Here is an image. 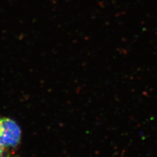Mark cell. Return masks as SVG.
I'll return each instance as SVG.
<instances>
[{
    "instance_id": "1",
    "label": "cell",
    "mask_w": 157,
    "mask_h": 157,
    "mask_svg": "<svg viewBox=\"0 0 157 157\" xmlns=\"http://www.w3.org/2000/svg\"><path fill=\"white\" fill-rule=\"evenodd\" d=\"M21 140V129L9 118L0 119V144L4 147L16 146Z\"/></svg>"
},
{
    "instance_id": "2",
    "label": "cell",
    "mask_w": 157,
    "mask_h": 157,
    "mask_svg": "<svg viewBox=\"0 0 157 157\" xmlns=\"http://www.w3.org/2000/svg\"><path fill=\"white\" fill-rule=\"evenodd\" d=\"M3 151V147L1 144H0V156H1L2 155Z\"/></svg>"
}]
</instances>
